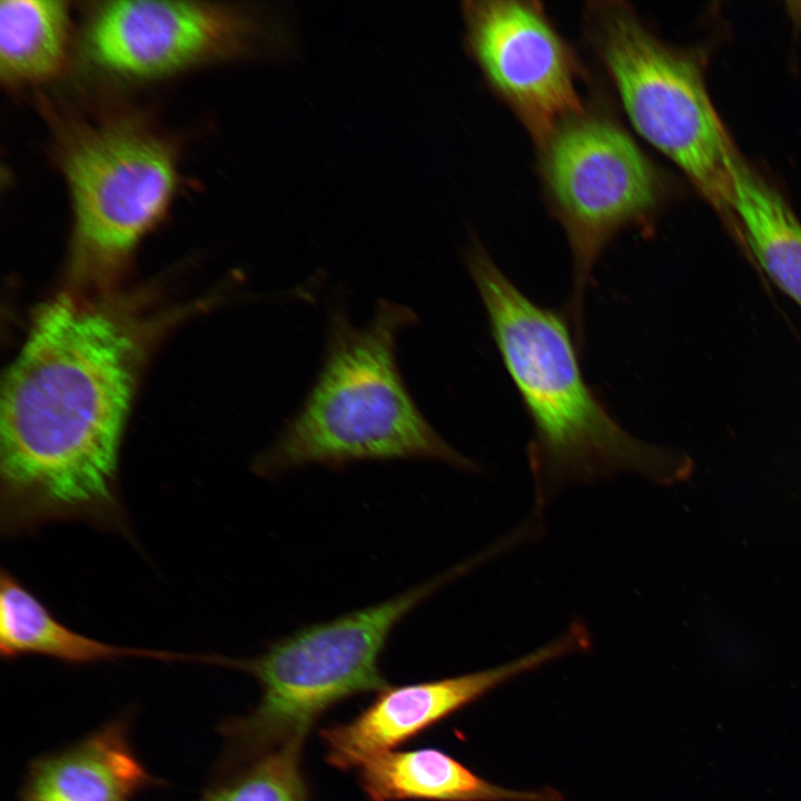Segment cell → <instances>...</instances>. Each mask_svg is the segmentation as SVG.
<instances>
[{
    "mask_svg": "<svg viewBox=\"0 0 801 801\" xmlns=\"http://www.w3.org/2000/svg\"><path fill=\"white\" fill-rule=\"evenodd\" d=\"M584 22L589 43L634 129L715 208L731 214V161L736 151L695 56L663 42L622 1L589 3Z\"/></svg>",
    "mask_w": 801,
    "mask_h": 801,
    "instance_id": "cell-6",
    "label": "cell"
},
{
    "mask_svg": "<svg viewBox=\"0 0 801 801\" xmlns=\"http://www.w3.org/2000/svg\"><path fill=\"white\" fill-rule=\"evenodd\" d=\"M462 18L472 61L535 145L585 108L577 58L541 3L464 1Z\"/></svg>",
    "mask_w": 801,
    "mask_h": 801,
    "instance_id": "cell-9",
    "label": "cell"
},
{
    "mask_svg": "<svg viewBox=\"0 0 801 801\" xmlns=\"http://www.w3.org/2000/svg\"><path fill=\"white\" fill-rule=\"evenodd\" d=\"M590 645V632L577 621L554 640L498 666L435 681L387 685L353 720L322 730L326 759L340 770L357 769L365 760L394 751L500 684Z\"/></svg>",
    "mask_w": 801,
    "mask_h": 801,
    "instance_id": "cell-10",
    "label": "cell"
},
{
    "mask_svg": "<svg viewBox=\"0 0 801 801\" xmlns=\"http://www.w3.org/2000/svg\"><path fill=\"white\" fill-rule=\"evenodd\" d=\"M69 4L55 0L0 1V75L10 88L51 80L69 53Z\"/></svg>",
    "mask_w": 801,
    "mask_h": 801,
    "instance_id": "cell-15",
    "label": "cell"
},
{
    "mask_svg": "<svg viewBox=\"0 0 801 801\" xmlns=\"http://www.w3.org/2000/svg\"><path fill=\"white\" fill-rule=\"evenodd\" d=\"M357 770L369 801H564L552 789L516 791L496 785L434 748L384 752Z\"/></svg>",
    "mask_w": 801,
    "mask_h": 801,
    "instance_id": "cell-12",
    "label": "cell"
},
{
    "mask_svg": "<svg viewBox=\"0 0 801 801\" xmlns=\"http://www.w3.org/2000/svg\"><path fill=\"white\" fill-rule=\"evenodd\" d=\"M466 266L483 301L491 335L531 419L527 446L536 508L563 487L635 474L675 485L692 458L630 434L584 378L564 315L524 295L474 240Z\"/></svg>",
    "mask_w": 801,
    "mask_h": 801,
    "instance_id": "cell-2",
    "label": "cell"
},
{
    "mask_svg": "<svg viewBox=\"0 0 801 801\" xmlns=\"http://www.w3.org/2000/svg\"><path fill=\"white\" fill-rule=\"evenodd\" d=\"M416 322L409 307L382 299L369 322L355 326L335 304L320 370L253 471L274 477L307 465L422 458L474 472L476 464L434 429L403 380L396 343Z\"/></svg>",
    "mask_w": 801,
    "mask_h": 801,
    "instance_id": "cell-3",
    "label": "cell"
},
{
    "mask_svg": "<svg viewBox=\"0 0 801 801\" xmlns=\"http://www.w3.org/2000/svg\"><path fill=\"white\" fill-rule=\"evenodd\" d=\"M731 216L775 286L801 308V222L781 194L739 155L731 161Z\"/></svg>",
    "mask_w": 801,
    "mask_h": 801,
    "instance_id": "cell-14",
    "label": "cell"
},
{
    "mask_svg": "<svg viewBox=\"0 0 801 801\" xmlns=\"http://www.w3.org/2000/svg\"><path fill=\"white\" fill-rule=\"evenodd\" d=\"M156 781L129 740L127 721H111L29 765L20 801H132Z\"/></svg>",
    "mask_w": 801,
    "mask_h": 801,
    "instance_id": "cell-11",
    "label": "cell"
},
{
    "mask_svg": "<svg viewBox=\"0 0 801 801\" xmlns=\"http://www.w3.org/2000/svg\"><path fill=\"white\" fill-rule=\"evenodd\" d=\"M284 9L211 1L115 0L95 3L81 33L97 71L123 81H152L200 65L284 59L296 49Z\"/></svg>",
    "mask_w": 801,
    "mask_h": 801,
    "instance_id": "cell-8",
    "label": "cell"
},
{
    "mask_svg": "<svg viewBox=\"0 0 801 801\" xmlns=\"http://www.w3.org/2000/svg\"><path fill=\"white\" fill-rule=\"evenodd\" d=\"M57 134L72 216V273L103 280L172 204L178 149L167 134L134 112L71 117Z\"/></svg>",
    "mask_w": 801,
    "mask_h": 801,
    "instance_id": "cell-5",
    "label": "cell"
},
{
    "mask_svg": "<svg viewBox=\"0 0 801 801\" xmlns=\"http://www.w3.org/2000/svg\"><path fill=\"white\" fill-rule=\"evenodd\" d=\"M473 562L375 605L309 624L268 644L248 659L220 656L219 665L253 675L261 686L257 706L224 722V769L268 751L303 745L317 718L332 705L387 686L379 659L396 626L429 595Z\"/></svg>",
    "mask_w": 801,
    "mask_h": 801,
    "instance_id": "cell-4",
    "label": "cell"
},
{
    "mask_svg": "<svg viewBox=\"0 0 801 801\" xmlns=\"http://www.w3.org/2000/svg\"><path fill=\"white\" fill-rule=\"evenodd\" d=\"M299 744L260 754L236 767L198 801H310ZM230 770V771H231Z\"/></svg>",
    "mask_w": 801,
    "mask_h": 801,
    "instance_id": "cell-16",
    "label": "cell"
},
{
    "mask_svg": "<svg viewBox=\"0 0 801 801\" xmlns=\"http://www.w3.org/2000/svg\"><path fill=\"white\" fill-rule=\"evenodd\" d=\"M142 349L109 301L62 294L36 313L2 386L3 535L61 521L127 533L118 461Z\"/></svg>",
    "mask_w": 801,
    "mask_h": 801,
    "instance_id": "cell-1",
    "label": "cell"
},
{
    "mask_svg": "<svg viewBox=\"0 0 801 801\" xmlns=\"http://www.w3.org/2000/svg\"><path fill=\"white\" fill-rule=\"evenodd\" d=\"M536 148L545 200L572 254L568 313L578 343L599 257L620 231L649 224L663 198V178L630 132L596 106L562 120Z\"/></svg>",
    "mask_w": 801,
    "mask_h": 801,
    "instance_id": "cell-7",
    "label": "cell"
},
{
    "mask_svg": "<svg viewBox=\"0 0 801 801\" xmlns=\"http://www.w3.org/2000/svg\"><path fill=\"white\" fill-rule=\"evenodd\" d=\"M0 652L3 659L37 654L83 665L123 657L208 663L209 655L121 646L77 632L57 620L10 571L0 572Z\"/></svg>",
    "mask_w": 801,
    "mask_h": 801,
    "instance_id": "cell-13",
    "label": "cell"
}]
</instances>
